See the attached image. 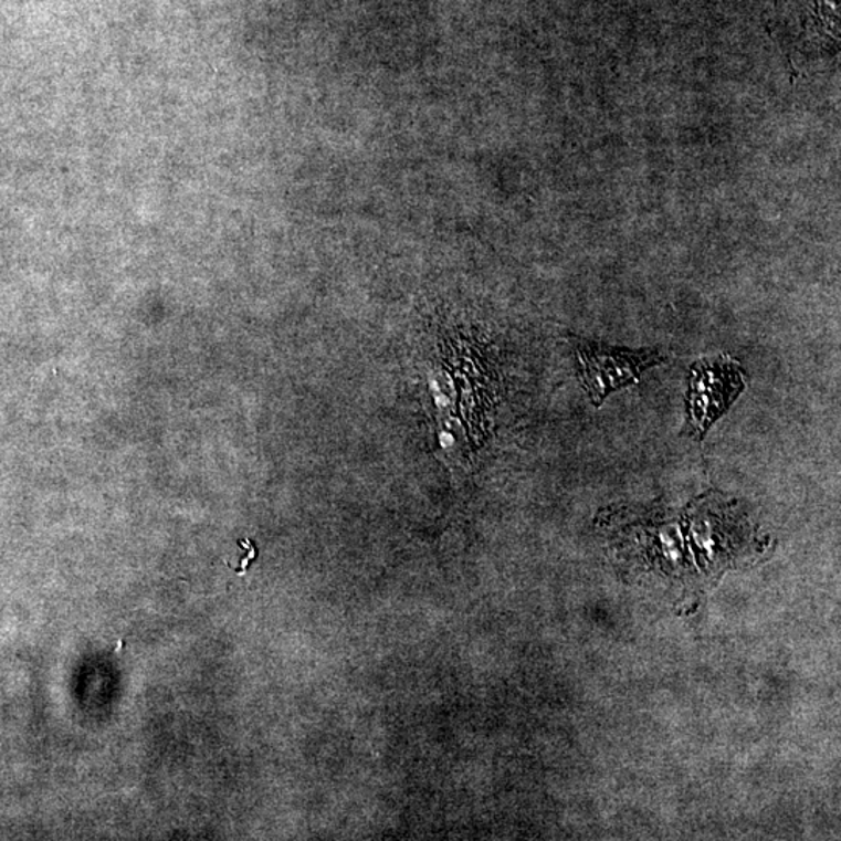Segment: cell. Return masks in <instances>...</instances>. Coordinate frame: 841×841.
<instances>
[{"instance_id":"cell-1","label":"cell","mask_w":841,"mask_h":841,"mask_svg":"<svg viewBox=\"0 0 841 841\" xmlns=\"http://www.w3.org/2000/svg\"><path fill=\"white\" fill-rule=\"evenodd\" d=\"M747 387V372L729 357L695 361L687 376L684 432L702 441Z\"/></svg>"},{"instance_id":"cell-2","label":"cell","mask_w":841,"mask_h":841,"mask_svg":"<svg viewBox=\"0 0 841 841\" xmlns=\"http://www.w3.org/2000/svg\"><path fill=\"white\" fill-rule=\"evenodd\" d=\"M572 345L581 386L596 407L620 388L639 382L645 369L665 361V357L654 349L635 351L577 337L572 338Z\"/></svg>"},{"instance_id":"cell-3","label":"cell","mask_w":841,"mask_h":841,"mask_svg":"<svg viewBox=\"0 0 841 841\" xmlns=\"http://www.w3.org/2000/svg\"><path fill=\"white\" fill-rule=\"evenodd\" d=\"M245 546H246V555L242 558V566L238 567L235 569V572H245L246 567H249L250 563L253 561L254 558L257 557V549L256 546H254L253 543L250 542V539H245Z\"/></svg>"}]
</instances>
